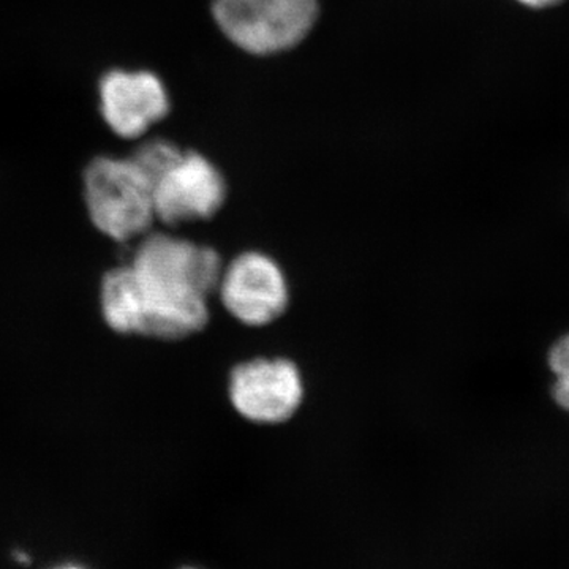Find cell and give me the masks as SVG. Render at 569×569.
I'll list each match as a JSON object with an SVG mask.
<instances>
[{"label":"cell","mask_w":569,"mask_h":569,"mask_svg":"<svg viewBox=\"0 0 569 569\" xmlns=\"http://www.w3.org/2000/svg\"><path fill=\"white\" fill-rule=\"evenodd\" d=\"M223 260L216 249L178 236L144 234L132 263L102 280V313L112 331L126 336L182 340L211 320Z\"/></svg>","instance_id":"1"},{"label":"cell","mask_w":569,"mask_h":569,"mask_svg":"<svg viewBox=\"0 0 569 569\" xmlns=\"http://www.w3.org/2000/svg\"><path fill=\"white\" fill-rule=\"evenodd\" d=\"M91 222L112 241L144 236L156 222L152 182L130 157H97L82 174Z\"/></svg>","instance_id":"2"},{"label":"cell","mask_w":569,"mask_h":569,"mask_svg":"<svg viewBox=\"0 0 569 569\" xmlns=\"http://www.w3.org/2000/svg\"><path fill=\"white\" fill-rule=\"evenodd\" d=\"M213 20L231 43L250 54L291 50L312 31L317 0H213Z\"/></svg>","instance_id":"3"},{"label":"cell","mask_w":569,"mask_h":569,"mask_svg":"<svg viewBox=\"0 0 569 569\" xmlns=\"http://www.w3.org/2000/svg\"><path fill=\"white\" fill-rule=\"evenodd\" d=\"M223 309L247 328H266L287 313L290 283L282 266L271 254L250 250L223 264L219 287Z\"/></svg>","instance_id":"4"},{"label":"cell","mask_w":569,"mask_h":569,"mask_svg":"<svg viewBox=\"0 0 569 569\" xmlns=\"http://www.w3.org/2000/svg\"><path fill=\"white\" fill-rule=\"evenodd\" d=\"M228 397L239 417L258 426L290 421L306 397L301 369L287 358H254L231 370Z\"/></svg>","instance_id":"5"},{"label":"cell","mask_w":569,"mask_h":569,"mask_svg":"<svg viewBox=\"0 0 569 569\" xmlns=\"http://www.w3.org/2000/svg\"><path fill=\"white\" fill-rule=\"evenodd\" d=\"M156 219L168 227L212 219L227 201L219 168L201 153L182 151L152 183Z\"/></svg>","instance_id":"6"},{"label":"cell","mask_w":569,"mask_h":569,"mask_svg":"<svg viewBox=\"0 0 569 569\" xmlns=\"http://www.w3.org/2000/svg\"><path fill=\"white\" fill-rule=\"evenodd\" d=\"M99 93L104 122L123 140H137L170 112L167 88L152 71H108Z\"/></svg>","instance_id":"7"},{"label":"cell","mask_w":569,"mask_h":569,"mask_svg":"<svg viewBox=\"0 0 569 569\" xmlns=\"http://www.w3.org/2000/svg\"><path fill=\"white\" fill-rule=\"evenodd\" d=\"M181 152L182 149H179L174 142L160 140L159 138V140L142 142L140 148L130 156V159L141 168L142 173L148 176L153 183L178 159Z\"/></svg>","instance_id":"8"},{"label":"cell","mask_w":569,"mask_h":569,"mask_svg":"<svg viewBox=\"0 0 569 569\" xmlns=\"http://www.w3.org/2000/svg\"><path fill=\"white\" fill-rule=\"evenodd\" d=\"M549 367L556 376L553 399L563 410L569 411V335L561 337L550 350Z\"/></svg>","instance_id":"9"},{"label":"cell","mask_w":569,"mask_h":569,"mask_svg":"<svg viewBox=\"0 0 569 569\" xmlns=\"http://www.w3.org/2000/svg\"><path fill=\"white\" fill-rule=\"evenodd\" d=\"M518 2L531 7V9H549V7L559 6L563 0H518Z\"/></svg>","instance_id":"10"},{"label":"cell","mask_w":569,"mask_h":569,"mask_svg":"<svg viewBox=\"0 0 569 569\" xmlns=\"http://www.w3.org/2000/svg\"><path fill=\"white\" fill-rule=\"evenodd\" d=\"M58 569H84V568H80V567H62V568H58Z\"/></svg>","instance_id":"11"},{"label":"cell","mask_w":569,"mask_h":569,"mask_svg":"<svg viewBox=\"0 0 569 569\" xmlns=\"http://www.w3.org/2000/svg\"><path fill=\"white\" fill-rule=\"evenodd\" d=\"M182 569H197V568H182Z\"/></svg>","instance_id":"12"}]
</instances>
